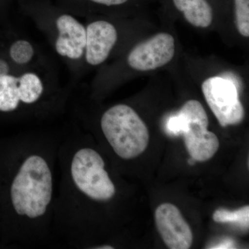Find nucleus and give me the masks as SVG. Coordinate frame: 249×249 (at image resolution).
<instances>
[{
    "instance_id": "1",
    "label": "nucleus",
    "mask_w": 249,
    "mask_h": 249,
    "mask_svg": "<svg viewBox=\"0 0 249 249\" xmlns=\"http://www.w3.org/2000/svg\"><path fill=\"white\" fill-rule=\"evenodd\" d=\"M53 181L48 163L39 155L27 157L19 167L10 188L16 213L30 219L45 214L52 199Z\"/></svg>"
},
{
    "instance_id": "2",
    "label": "nucleus",
    "mask_w": 249,
    "mask_h": 249,
    "mask_svg": "<svg viewBox=\"0 0 249 249\" xmlns=\"http://www.w3.org/2000/svg\"><path fill=\"white\" fill-rule=\"evenodd\" d=\"M101 129L116 155L124 160L136 158L148 145L146 124L132 107L118 104L103 114Z\"/></svg>"
},
{
    "instance_id": "3",
    "label": "nucleus",
    "mask_w": 249,
    "mask_h": 249,
    "mask_svg": "<svg viewBox=\"0 0 249 249\" xmlns=\"http://www.w3.org/2000/svg\"><path fill=\"white\" fill-rule=\"evenodd\" d=\"M33 16L45 33L55 53L71 64L84 60L86 27L71 13L55 7H41Z\"/></svg>"
},
{
    "instance_id": "4",
    "label": "nucleus",
    "mask_w": 249,
    "mask_h": 249,
    "mask_svg": "<svg viewBox=\"0 0 249 249\" xmlns=\"http://www.w3.org/2000/svg\"><path fill=\"white\" fill-rule=\"evenodd\" d=\"M209 118L202 105L196 100L187 101L178 115L170 117L167 128L170 134H182L187 150L196 161L211 160L219 147L217 136L208 130Z\"/></svg>"
},
{
    "instance_id": "5",
    "label": "nucleus",
    "mask_w": 249,
    "mask_h": 249,
    "mask_svg": "<svg viewBox=\"0 0 249 249\" xmlns=\"http://www.w3.org/2000/svg\"><path fill=\"white\" fill-rule=\"evenodd\" d=\"M71 174L78 189L93 200L108 201L115 195V186L105 170L104 160L93 149L82 148L75 154Z\"/></svg>"
},
{
    "instance_id": "6",
    "label": "nucleus",
    "mask_w": 249,
    "mask_h": 249,
    "mask_svg": "<svg viewBox=\"0 0 249 249\" xmlns=\"http://www.w3.org/2000/svg\"><path fill=\"white\" fill-rule=\"evenodd\" d=\"M45 80L36 67L0 76V111L12 112L21 105L38 102L45 92Z\"/></svg>"
},
{
    "instance_id": "7",
    "label": "nucleus",
    "mask_w": 249,
    "mask_h": 249,
    "mask_svg": "<svg viewBox=\"0 0 249 249\" xmlns=\"http://www.w3.org/2000/svg\"><path fill=\"white\" fill-rule=\"evenodd\" d=\"M201 89L206 103L222 127L240 124L245 111L231 80L214 76L203 82Z\"/></svg>"
},
{
    "instance_id": "8",
    "label": "nucleus",
    "mask_w": 249,
    "mask_h": 249,
    "mask_svg": "<svg viewBox=\"0 0 249 249\" xmlns=\"http://www.w3.org/2000/svg\"><path fill=\"white\" fill-rule=\"evenodd\" d=\"M175 52L173 36L160 33L136 45L127 55V62L131 68L137 71H150L169 63Z\"/></svg>"
},
{
    "instance_id": "9",
    "label": "nucleus",
    "mask_w": 249,
    "mask_h": 249,
    "mask_svg": "<svg viewBox=\"0 0 249 249\" xmlns=\"http://www.w3.org/2000/svg\"><path fill=\"white\" fill-rule=\"evenodd\" d=\"M155 218L158 231L168 248H191L193 232L176 206L170 203L160 204L156 209Z\"/></svg>"
},
{
    "instance_id": "10",
    "label": "nucleus",
    "mask_w": 249,
    "mask_h": 249,
    "mask_svg": "<svg viewBox=\"0 0 249 249\" xmlns=\"http://www.w3.org/2000/svg\"><path fill=\"white\" fill-rule=\"evenodd\" d=\"M86 27L84 60L96 67L107 60L118 41L119 34L114 24L98 19L90 22Z\"/></svg>"
},
{
    "instance_id": "11",
    "label": "nucleus",
    "mask_w": 249,
    "mask_h": 249,
    "mask_svg": "<svg viewBox=\"0 0 249 249\" xmlns=\"http://www.w3.org/2000/svg\"><path fill=\"white\" fill-rule=\"evenodd\" d=\"M175 7L187 21L196 27L207 28L213 19V11L208 0H173Z\"/></svg>"
},
{
    "instance_id": "12",
    "label": "nucleus",
    "mask_w": 249,
    "mask_h": 249,
    "mask_svg": "<svg viewBox=\"0 0 249 249\" xmlns=\"http://www.w3.org/2000/svg\"><path fill=\"white\" fill-rule=\"evenodd\" d=\"M11 63L19 70L34 68L38 65L39 53L35 46L24 38H17L11 42L8 49Z\"/></svg>"
},
{
    "instance_id": "13",
    "label": "nucleus",
    "mask_w": 249,
    "mask_h": 249,
    "mask_svg": "<svg viewBox=\"0 0 249 249\" xmlns=\"http://www.w3.org/2000/svg\"><path fill=\"white\" fill-rule=\"evenodd\" d=\"M213 218L215 222L230 223L248 229L249 206H245L235 211L219 209L214 211Z\"/></svg>"
},
{
    "instance_id": "14",
    "label": "nucleus",
    "mask_w": 249,
    "mask_h": 249,
    "mask_svg": "<svg viewBox=\"0 0 249 249\" xmlns=\"http://www.w3.org/2000/svg\"><path fill=\"white\" fill-rule=\"evenodd\" d=\"M235 23L237 31L244 36H249V0H234Z\"/></svg>"
},
{
    "instance_id": "15",
    "label": "nucleus",
    "mask_w": 249,
    "mask_h": 249,
    "mask_svg": "<svg viewBox=\"0 0 249 249\" xmlns=\"http://www.w3.org/2000/svg\"><path fill=\"white\" fill-rule=\"evenodd\" d=\"M129 0H73L76 4L80 1H84L86 3L98 5V6H106V7L123 6Z\"/></svg>"
},
{
    "instance_id": "16",
    "label": "nucleus",
    "mask_w": 249,
    "mask_h": 249,
    "mask_svg": "<svg viewBox=\"0 0 249 249\" xmlns=\"http://www.w3.org/2000/svg\"><path fill=\"white\" fill-rule=\"evenodd\" d=\"M12 68L7 60L0 58V76L12 73Z\"/></svg>"
},
{
    "instance_id": "17",
    "label": "nucleus",
    "mask_w": 249,
    "mask_h": 249,
    "mask_svg": "<svg viewBox=\"0 0 249 249\" xmlns=\"http://www.w3.org/2000/svg\"><path fill=\"white\" fill-rule=\"evenodd\" d=\"M96 249H114V247H111V246L106 245V246H102V247H97V248H96Z\"/></svg>"
},
{
    "instance_id": "18",
    "label": "nucleus",
    "mask_w": 249,
    "mask_h": 249,
    "mask_svg": "<svg viewBox=\"0 0 249 249\" xmlns=\"http://www.w3.org/2000/svg\"><path fill=\"white\" fill-rule=\"evenodd\" d=\"M195 161H196V160H193V159L191 158L189 160H188V163H189L190 165H194Z\"/></svg>"
}]
</instances>
